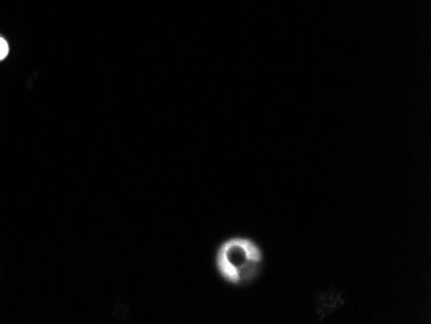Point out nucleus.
I'll list each match as a JSON object with an SVG mask.
<instances>
[{"label":"nucleus","instance_id":"nucleus-1","mask_svg":"<svg viewBox=\"0 0 431 324\" xmlns=\"http://www.w3.org/2000/svg\"><path fill=\"white\" fill-rule=\"evenodd\" d=\"M263 261L261 246L248 236L228 238L216 251L217 274L235 287H246L259 279Z\"/></svg>","mask_w":431,"mask_h":324},{"label":"nucleus","instance_id":"nucleus-2","mask_svg":"<svg viewBox=\"0 0 431 324\" xmlns=\"http://www.w3.org/2000/svg\"><path fill=\"white\" fill-rule=\"evenodd\" d=\"M10 53V45L4 38L0 36V61H3Z\"/></svg>","mask_w":431,"mask_h":324}]
</instances>
